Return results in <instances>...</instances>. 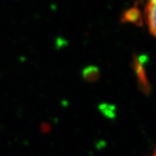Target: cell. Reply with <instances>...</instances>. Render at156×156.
I'll return each mask as SVG.
<instances>
[{"mask_svg":"<svg viewBox=\"0 0 156 156\" xmlns=\"http://www.w3.org/2000/svg\"><path fill=\"white\" fill-rule=\"evenodd\" d=\"M145 16L150 33L156 37V0H149L146 6Z\"/></svg>","mask_w":156,"mask_h":156,"instance_id":"obj_1","label":"cell"},{"mask_svg":"<svg viewBox=\"0 0 156 156\" xmlns=\"http://www.w3.org/2000/svg\"><path fill=\"white\" fill-rule=\"evenodd\" d=\"M124 18L127 19L128 22H133V23H137L138 20H140V15L139 10L137 9H130L129 11L126 12Z\"/></svg>","mask_w":156,"mask_h":156,"instance_id":"obj_2","label":"cell"},{"mask_svg":"<svg viewBox=\"0 0 156 156\" xmlns=\"http://www.w3.org/2000/svg\"><path fill=\"white\" fill-rule=\"evenodd\" d=\"M153 156H156V151H155V153H154V154H153Z\"/></svg>","mask_w":156,"mask_h":156,"instance_id":"obj_3","label":"cell"}]
</instances>
